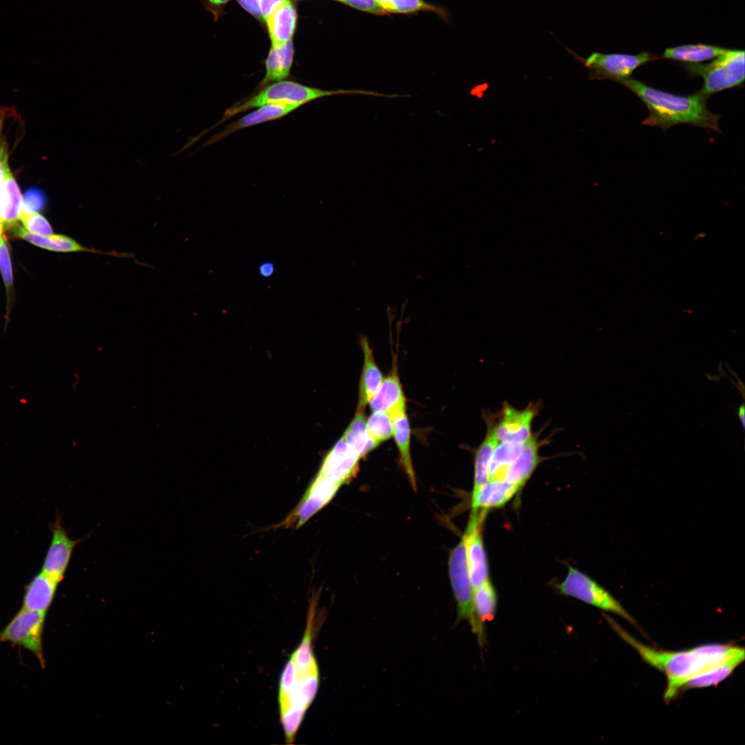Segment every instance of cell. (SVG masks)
Listing matches in <instances>:
<instances>
[{"instance_id":"cell-1","label":"cell","mask_w":745,"mask_h":745,"mask_svg":"<svg viewBox=\"0 0 745 745\" xmlns=\"http://www.w3.org/2000/svg\"><path fill=\"white\" fill-rule=\"evenodd\" d=\"M316 604H310L302 639L281 672L277 693L279 717L286 744H293L319 686V668L312 640Z\"/></svg>"},{"instance_id":"cell-2","label":"cell","mask_w":745,"mask_h":745,"mask_svg":"<svg viewBox=\"0 0 745 745\" xmlns=\"http://www.w3.org/2000/svg\"><path fill=\"white\" fill-rule=\"evenodd\" d=\"M607 619L617 634L646 663L665 674L667 684L664 698L666 702L677 696L689 679L726 662L744 648L731 644H707L686 650H658L639 642L611 618Z\"/></svg>"},{"instance_id":"cell-3","label":"cell","mask_w":745,"mask_h":745,"mask_svg":"<svg viewBox=\"0 0 745 745\" xmlns=\"http://www.w3.org/2000/svg\"><path fill=\"white\" fill-rule=\"evenodd\" d=\"M635 94L648 110L642 124L660 127L664 130L680 123L690 124L721 133L719 115L707 107V98L700 92L680 96L660 90L632 78L614 81Z\"/></svg>"},{"instance_id":"cell-4","label":"cell","mask_w":745,"mask_h":745,"mask_svg":"<svg viewBox=\"0 0 745 745\" xmlns=\"http://www.w3.org/2000/svg\"><path fill=\"white\" fill-rule=\"evenodd\" d=\"M341 95L396 97L395 95H386L358 89L327 90L307 86L292 81L281 80L266 86L258 90L257 93L252 95L248 99L241 100L226 110L221 120L206 132L218 126L236 115L265 104L299 103L305 105L322 97Z\"/></svg>"},{"instance_id":"cell-5","label":"cell","mask_w":745,"mask_h":745,"mask_svg":"<svg viewBox=\"0 0 745 745\" xmlns=\"http://www.w3.org/2000/svg\"><path fill=\"white\" fill-rule=\"evenodd\" d=\"M744 50L727 49L707 64L683 63L691 77H701L704 85L699 91L707 99L712 95L739 86L744 80Z\"/></svg>"},{"instance_id":"cell-6","label":"cell","mask_w":745,"mask_h":745,"mask_svg":"<svg viewBox=\"0 0 745 745\" xmlns=\"http://www.w3.org/2000/svg\"><path fill=\"white\" fill-rule=\"evenodd\" d=\"M564 48L576 60L589 69L588 78L590 80L615 81L629 78L635 69L659 58L648 52L637 54L593 52L584 58L566 46Z\"/></svg>"},{"instance_id":"cell-7","label":"cell","mask_w":745,"mask_h":745,"mask_svg":"<svg viewBox=\"0 0 745 745\" xmlns=\"http://www.w3.org/2000/svg\"><path fill=\"white\" fill-rule=\"evenodd\" d=\"M563 595L575 597L603 610L613 613L635 624V619L605 588L577 569L569 566L564 580L556 586Z\"/></svg>"},{"instance_id":"cell-8","label":"cell","mask_w":745,"mask_h":745,"mask_svg":"<svg viewBox=\"0 0 745 745\" xmlns=\"http://www.w3.org/2000/svg\"><path fill=\"white\" fill-rule=\"evenodd\" d=\"M449 573L453 593L457 605V621H468L471 629L484 642V630L479 626L473 607V591L466 561V546L461 542L450 553Z\"/></svg>"},{"instance_id":"cell-9","label":"cell","mask_w":745,"mask_h":745,"mask_svg":"<svg viewBox=\"0 0 745 745\" xmlns=\"http://www.w3.org/2000/svg\"><path fill=\"white\" fill-rule=\"evenodd\" d=\"M46 613L21 608L0 631V642H9L29 650L42 668L46 667L42 642Z\"/></svg>"},{"instance_id":"cell-10","label":"cell","mask_w":745,"mask_h":745,"mask_svg":"<svg viewBox=\"0 0 745 745\" xmlns=\"http://www.w3.org/2000/svg\"><path fill=\"white\" fill-rule=\"evenodd\" d=\"M486 513V510L484 509L472 510L466 530L463 536L473 592L488 579L486 557L481 534Z\"/></svg>"},{"instance_id":"cell-11","label":"cell","mask_w":745,"mask_h":745,"mask_svg":"<svg viewBox=\"0 0 745 745\" xmlns=\"http://www.w3.org/2000/svg\"><path fill=\"white\" fill-rule=\"evenodd\" d=\"M52 538L48 550L42 571L61 582L64 577L73 550L81 539L73 540L67 535L60 519L52 527Z\"/></svg>"},{"instance_id":"cell-12","label":"cell","mask_w":745,"mask_h":745,"mask_svg":"<svg viewBox=\"0 0 745 745\" xmlns=\"http://www.w3.org/2000/svg\"><path fill=\"white\" fill-rule=\"evenodd\" d=\"M360 457L341 437L326 455L319 473L341 486L357 472Z\"/></svg>"},{"instance_id":"cell-13","label":"cell","mask_w":745,"mask_h":745,"mask_svg":"<svg viewBox=\"0 0 745 745\" xmlns=\"http://www.w3.org/2000/svg\"><path fill=\"white\" fill-rule=\"evenodd\" d=\"M533 408L519 410L506 405L497 425L493 428L499 442L524 443L531 437V424L535 416Z\"/></svg>"},{"instance_id":"cell-14","label":"cell","mask_w":745,"mask_h":745,"mask_svg":"<svg viewBox=\"0 0 745 745\" xmlns=\"http://www.w3.org/2000/svg\"><path fill=\"white\" fill-rule=\"evenodd\" d=\"M302 106L299 103H268L261 106L227 126L221 132L208 140L205 146L220 141L236 131L284 117Z\"/></svg>"},{"instance_id":"cell-15","label":"cell","mask_w":745,"mask_h":745,"mask_svg":"<svg viewBox=\"0 0 745 745\" xmlns=\"http://www.w3.org/2000/svg\"><path fill=\"white\" fill-rule=\"evenodd\" d=\"M12 232L15 237L26 240L39 248L51 251L60 252H90L119 257L129 256L126 253L106 252L86 248L74 239L63 235H51L49 236L37 235L26 230L24 228L17 225V223L14 226Z\"/></svg>"},{"instance_id":"cell-16","label":"cell","mask_w":745,"mask_h":745,"mask_svg":"<svg viewBox=\"0 0 745 745\" xmlns=\"http://www.w3.org/2000/svg\"><path fill=\"white\" fill-rule=\"evenodd\" d=\"M359 344L364 354V364L359 380V399L356 413L364 411L384 379L375 363L368 339L365 336H361Z\"/></svg>"},{"instance_id":"cell-17","label":"cell","mask_w":745,"mask_h":745,"mask_svg":"<svg viewBox=\"0 0 745 745\" xmlns=\"http://www.w3.org/2000/svg\"><path fill=\"white\" fill-rule=\"evenodd\" d=\"M368 404L372 411L386 412L391 416L406 410V398L396 370L383 379Z\"/></svg>"},{"instance_id":"cell-18","label":"cell","mask_w":745,"mask_h":745,"mask_svg":"<svg viewBox=\"0 0 745 745\" xmlns=\"http://www.w3.org/2000/svg\"><path fill=\"white\" fill-rule=\"evenodd\" d=\"M340 484L318 473L308 488L299 510V522L304 523L309 517L328 503L337 493Z\"/></svg>"},{"instance_id":"cell-19","label":"cell","mask_w":745,"mask_h":745,"mask_svg":"<svg viewBox=\"0 0 745 745\" xmlns=\"http://www.w3.org/2000/svg\"><path fill=\"white\" fill-rule=\"evenodd\" d=\"M59 582L41 570L26 586L22 608L47 612L54 597Z\"/></svg>"},{"instance_id":"cell-20","label":"cell","mask_w":745,"mask_h":745,"mask_svg":"<svg viewBox=\"0 0 745 745\" xmlns=\"http://www.w3.org/2000/svg\"><path fill=\"white\" fill-rule=\"evenodd\" d=\"M521 487L504 480L488 481L473 492L472 510L501 507L506 504Z\"/></svg>"},{"instance_id":"cell-21","label":"cell","mask_w":745,"mask_h":745,"mask_svg":"<svg viewBox=\"0 0 745 745\" xmlns=\"http://www.w3.org/2000/svg\"><path fill=\"white\" fill-rule=\"evenodd\" d=\"M293 57L292 39L281 45L272 46L266 60V74L259 85V88L288 77Z\"/></svg>"},{"instance_id":"cell-22","label":"cell","mask_w":745,"mask_h":745,"mask_svg":"<svg viewBox=\"0 0 745 745\" xmlns=\"http://www.w3.org/2000/svg\"><path fill=\"white\" fill-rule=\"evenodd\" d=\"M539 462L537 441L530 437L523 444L517 457L508 466L504 481L522 486Z\"/></svg>"},{"instance_id":"cell-23","label":"cell","mask_w":745,"mask_h":745,"mask_svg":"<svg viewBox=\"0 0 745 745\" xmlns=\"http://www.w3.org/2000/svg\"><path fill=\"white\" fill-rule=\"evenodd\" d=\"M297 12L288 0L278 7L266 20L272 46H279L291 40L294 34Z\"/></svg>"},{"instance_id":"cell-24","label":"cell","mask_w":745,"mask_h":745,"mask_svg":"<svg viewBox=\"0 0 745 745\" xmlns=\"http://www.w3.org/2000/svg\"><path fill=\"white\" fill-rule=\"evenodd\" d=\"M744 660V648L726 662L707 669L689 679L682 691L717 685L730 676Z\"/></svg>"},{"instance_id":"cell-25","label":"cell","mask_w":745,"mask_h":745,"mask_svg":"<svg viewBox=\"0 0 745 745\" xmlns=\"http://www.w3.org/2000/svg\"><path fill=\"white\" fill-rule=\"evenodd\" d=\"M392 417L393 437L399 453L401 464L410 484L416 490V479L410 455V428L406 410L395 413Z\"/></svg>"},{"instance_id":"cell-26","label":"cell","mask_w":745,"mask_h":745,"mask_svg":"<svg viewBox=\"0 0 745 745\" xmlns=\"http://www.w3.org/2000/svg\"><path fill=\"white\" fill-rule=\"evenodd\" d=\"M727 49L704 43L686 44L666 48L661 57L686 63H697L716 58Z\"/></svg>"},{"instance_id":"cell-27","label":"cell","mask_w":745,"mask_h":745,"mask_svg":"<svg viewBox=\"0 0 745 745\" xmlns=\"http://www.w3.org/2000/svg\"><path fill=\"white\" fill-rule=\"evenodd\" d=\"M341 438L360 458L377 446L368 434L364 411L356 413Z\"/></svg>"},{"instance_id":"cell-28","label":"cell","mask_w":745,"mask_h":745,"mask_svg":"<svg viewBox=\"0 0 745 745\" xmlns=\"http://www.w3.org/2000/svg\"><path fill=\"white\" fill-rule=\"evenodd\" d=\"M523 444L515 442H499L495 447L489 466L488 481H501L508 466L521 453Z\"/></svg>"},{"instance_id":"cell-29","label":"cell","mask_w":745,"mask_h":745,"mask_svg":"<svg viewBox=\"0 0 745 745\" xmlns=\"http://www.w3.org/2000/svg\"><path fill=\"white\" fill-rule=\"evenodd\" d=\"M386 14H412L419 12H432L447 20L446 10L425 0H375Z\"/></svg>"},{"instance_id":"cell-30","label":"cell","mask_w":745,"mask_h":745,"mask_svg":"<svg viewBox=\"0 0 745 745\" xmlns=\"http://www.w3.org/2000/svg\"><path fill=\"white\" fill-rule=\"evenodd\" d=\"M497 604L496 591L488 579L473 592V607L478 624L484 630L483 624L493 619Z\"/></svg>"},{"instance_id":"cell-31","label":"cell","mask_w":745,"mask_h":745,"mask_svg":"<svg viewBox=\"0 0 745 745\" xmlns=\"http://www.w3.org/2000/svg\"><path fill=\"white\" fill-rule=\"evenodd\" d=\"M499 444L493 428L476 451L473 492L488 481L489 466L493 451Z\"/></svg>"},{"instance_id":"cell-32","label":"cell","mask_w":745,"mask_h":745,"mask_svg":"<svg viewBox=\"0 0 745 745\" xmlns=\"http://www.w3.org/2000/svg\"><path fill=\"white\" fill-rule=\"evenodd\" d=\"M6 195V206L3 217L4 226H14L19 220L22 210L23 201L19 186L10 173L3 182Z\"/></svg>"},{"instance_id":"cell-33","label":"cell","mask_w":745,"mask_h":745,"mask_svg":"<svg viewBox=\"0 0 745 745\" xmlns=\"http://www.w3.org/2000/svg\"><path fill=\"white\" fill-rule=\"evenodd\" d=\"M366 430L370 439L378 446L393 434V417L384 411H372L366 420Z\"/></svg>"},{"instance_id":"cell-34","label":"cell","mask_w":745,"mask_h":745,"mask_svg":"<svg viewBox=\"0 0 745 745\" xmlns=\"http://www.w3.org/2000/svg\"><path fill=\"white\" fill-rule=\"evenodd\" d=\"M19 220L21 221L25 229L30 232L43 236L52 235L50 224L38 212L26 211L22 207Z\"/></svg>"},{"instance_id":"cell-35","label":"cell","mask_w":745,"mask_h":745,"mask_svg":"<svg viewBox=\"0 0 745 745\" xmlns=\"http://www.w3.org/2000/svg\"><path fill=\"white\" fill-rule=\"evenodd\" d=\"M0 272L9 299L13 288V276L8 244L2 233L0 235Z\"/></svg>"},{"instance_id":"cell-36","label":"cell","mask_w":745,"mask_h":745,"mask_svg":"<svg viewBox=\"0 0 745 745\" xmlns=\"http://www.w3.org/2000/svg\"><path fill=\"white\" fill-rule=\"evenodd\" d=\"M45 194L39 189L32 188L27 190L24 194L23 209L28 212H36L42 210L46 204Z\"/></svg>"},{"instance_id":"cell-37","label":"cell","mask_w":745,"mask_h":745,"mask_svg":"<svg viewBox=\"0 0 745 745\" xmlns=\"http://www.w3.org/2000/svg\"><path fill=\"white\" fill-rule=\"evenodd\" d=\"M357 10L375 15L386 14L375 0H335Z\"/></svg>"},{"instance_id":"cell-38","label":"cell","mask_w":745,"mask_h":745,"mask_svg":"<svg viewBox=\"0 0 745 745\" xmlns=\"http://www.w3.org/2000/svg\"><path fill=\"white\" fill-rule=\"evenodd\" d=\"M287 1L288 0H259L264 21H266L272 13Z\"/></svg>"},{"instance_id":"cell-39","label":"cell","mask_w":745,"mask_h":745,"mask_svg":"<svg viewBox=\"0 0 745 745\" xmlns=\"http://www.w3.org/2000/svg\"><path fill=\"white\" fill-rule=\"evenodd\" d=\"M239 3L249 13L257 19L264 21L259 0H237Z\"/></svg>"},{"instance_id":"cell-40","label":"cell","mask_w":745,"mask_h":745,"mask_svg":"<svg viewBox=\"0 0 745 745\" xmlns=\"http://www.w3.org/2000/svg\"><path fill=\"white\" fill-rule=\"evenodd\" d=\"M203 6L210 11L216 13L217 10L221 6L226 3L229 0H201Z\"/></svg>"},{"instance_id":"cell-41","label":"cell","mask_w":745,"mask_h":745,"mask_svg":"<svg viewBox=\"0 0 745 745\" xmlns=\"http://www.w3.org/2000/svg\"><path fill=\"white\" fill-rule=\"evenodd\" d=\"M8 160L0 157V185L3 183L5 179L12 173L8 166Z\"/></svg>"},{"instance_id":"cell-42","label":"cell","mask_w":745,"mask_h":745,"mask_svg":"<svg viewBox=\"0 0 745 745\" xmlns=\"http://www.w3.org/2000/svg\"><path fill=\"white\" fill-rule=\"evenodd\" d=\"M6 205V196L3 184L0 185V221L3 223V217Z\"/></svg>"},{"instance_id":"cell-43","label":"cell","mask_w":745,"mask_h":745,"mask_svg":"<svg viewBox=\"0 0 745 745\" xmlns=\"http://www.w3.org/2000/svg\"><path fill=\"white\" fill-rule=\"evenodd\" d=\"M260 272L264 277L270 276L273 272V267L270 264H265L260 268Z\"/></svg>"},{"instance_id":"cell-44","label":"cell","mask_w":745,"mask_h":745,"mask_svg":"<svg viewBox=\"0 0 745 745\" xmlns=\"http://www.w3.org/2000/svg\"><path fill=\"white\" fill-rule=\"evenodd\" d=\"M737 414L741 425L744 429L745 425V407L744 403L739 407Z\"/></svg>"},{"instance_id":"cell-45","label":"cell","mask_w":745,"mask_h":745,"mask_svg":"<svg viewBox=\"0 0 745 745\" xmlns=\"http://www.w3.org/2000/svg\"><path fill=\"white\" fill-rule=\"evenodd\" d=\"M3 223H1V221H0V230H3Z\"/></svg>"},{"instance_id":"cell-46","label":"cell","mask_w":745,"mask_h":745,"mask_svg":"<svg viewBox=\"0 0 745 745\" xmlns=\"http://www.w3.org/2000/svg\"><path fill=\"white\" fill-rule=\"evenodd\" d=\"M2 233V230H0V235Z\"/></svg>"}]
</instances>
